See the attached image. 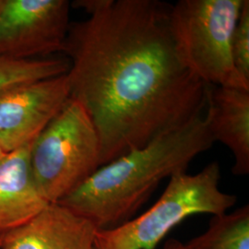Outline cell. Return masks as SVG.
Segmentation results:
<instances>
[{"mask_svg":"<svg viewBox=\"0 0 249 249\" xmlns=\"http://www.w3.org/2000/svg\"><path fill=\"white\" fill-rule=\"evenodd\" d=\"M244 0H180L171 6L169 25L180 60L209 86L249 89L236 71L231 38Z\"/></svg>","mask_w":249,"mask_h":249,"instance_id":"3","label":"cell"},{"mask_svg":"<svg viewBox=\"0 0 249 249\" xmlns=\"http://www.w3.org/2000/svg\"><path fill=\"white\" fill-rule=\"evenodd\" d=\"M6 154H7V153L0 148V160H2V158H3Z\"/></svg>","mask_w":249,"mask_h":249,"instance_id":"15","label":"cell"},{"mask_svg":"<svg viewBox=\"0 0 249 249\" xmlns=\"http://www.w3.org/2000/svg\"><path fill=\"white\" fill-rule=\"evenodd\" d=\"M205 116L214 142L231 151L235 176L249 174V90L209 86Z\"/></svg>","mask_w":249,"mask_h":249,"instance_id":"9","label":"cell"},{"mask_svg":"<svg viewBox=\"0 0 249 249\" xmlns=\"http://www.w3.org/2000/svg\"><path fill=\"white\" fill-rule=\"evenodd\" d=\"M63 47L70 97L98 133L102 166L206 110L208 85L180 60L159 0H77Z\"/></svg>","mask_w":249,"mask_h":249,"instance_id":"1","label":"cell"},{"mask_svg":"<svg viewBox=\"0 0 249 249\" xmlns=\"http://www.w3.org/2000/svg\"><path fill=\"white\" fill-rule=\"evenodd\" d=\"M71 7L68 0H0V58L28 60L62 53Z\"/></svg>","mask_w":249,"mask_h":249,"instance_id":"6","label":"cell"},{"mask_svg":"<svg viewBox=\"0 0 249 249\" xmlns=\"http://www.w3.org/2000/svg\"><path fill=\"white\" fill-rule=\"evenodd\" d=\"M205 111L101 166L58 203L97 230L113 229L133 219L165 178L187 171L197 155L212 148L214 141Z\"/></svg>","mask_w":249,"mask_h":249,"instance_id":"2","label":"cell"},{"mask_svg":"<svg viewBox=\"0 0 249 249\" xmlns=\"http://www.w3.org/2000/svg\"><path fill=\"white\" fill-rule=\"evenodd\" d=\"M70 99L67 73L0 90V148L9 153L36 141Z\"/></svg>","mask_w":249,"mask_h":249,"instance_id":"7","label":"cell"},{"mask_svg":"<svg viewBox=\"0 0 249 249\" xmlns=\"http://www.w3.org/2000/svg\"><path fill=\"white\" fill-rule=\"evenodd\" d=\"M30 164L48 203H58L101 163L98 133L83 107L71 98L32 143Z\"/></svg>","mask_w":249,"mask_h":249,"instance_id":"5","label":"cell"},{"mask_svg":"<svg viewBox=\"0 0 249 249\" xmlns=\"http://www.w3.org/2000/svg\"><path fill=\"white\" fill-rule=\"evenodd\" d=\"M31 145L7 153L0 160V237L29 223L49 204L32 173Z\"/></svg>","mask_w":249,"mask_h":249,"instance_id":"10","label":"cell"},{"mask_svg":"<svg viewBox=\"0 0 249 249\" xmlns=\"http://www.w3.org/2000/svg\"><path fill=\"white\" fill-rule=\"evenodd\" d=\"M161 249H188L187 245L181 241L175 239V238H170L166 241Z\"/></svg>","mask_w":249,"mask_h":249,"instance_id":"14","label":"cell"},{"mask_svg":"<svg viewBox=\"0 0 249 249\" xmlns=\"http://www.w3.org/2000/svg\"><path fill=\"white\" fill-rule=\"evenodd\" d=\"M97 228L59 203L0 237V249H95Z\"/></svg>","mask_w":249,"mask_h":249,"instance_id":"8","label":"cell"},{"mask_svg":"<svg viewBox=\"0 0 249 249\" xmlns=\"http://www.w3.org/2000/svg\"><path fill=\"white\" fill-rule=\"evenodd\" d=\"M231 55L236 71L249 81V1L244 0L231 38Z\"/></svg>","mask_w":249,"mask_h":249,"instance_id":"13","label":"cell"},{"mask_svg":"<svg viewBox=\"0 0 249 249\" xmlns=\"http://www.w3.org/2000/svg\"><path fill=\"white\" fill-rule=\"evenodd\" d=\"M218 161L197 174L178 172L157 202L138 217L113 229L97 230L95 249H155L174 227L196 214L227 213L237 197L220 188Z\"/></svg>","mask_w":249,"mask_h":249,"instance_id":"4","label":"cell"},{"mask_svg":"<svg viewBox=\"0 0 249 249\" xmlns=\"http://www.w3.org/2000/svg\"><path fill=\"white\" fill-rule=\"evenodd\" d=\"M69 69V60L61 57L28 60L0 58V90L21 83L61 76Z\"/></svg>","mask_w":249,"mask_h":249,"instance_id":"12","label":"cell"},{"mask_svg":"<svg viewBox=\"0 0 249 249\" xmlns=\"http://www.w3.org/2000/svg\"><path fill=\"white\" fill-rule=\"evenodd\" d=\"M186 245L188 249H249V205L213 215L207 230Z\"/></svg>","mask_w":249,"mask_h":249,"instance_id":"11","label":"cell"}]
</instances>
